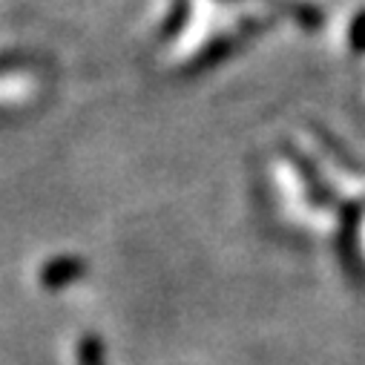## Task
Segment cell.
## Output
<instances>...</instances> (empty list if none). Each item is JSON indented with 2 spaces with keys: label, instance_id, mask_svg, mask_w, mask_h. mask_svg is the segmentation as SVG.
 Wrapping results in <instances>:
<instances>
[{
  "label": "cell",
  "instance_id": "cell-1",
  "mask_svg": "<svg viewBox=\"0 0 365 365\" xmlns=\"http://www.w3.org/2000/svg\"><path fill=\"white\" fill-rule=\"evenodd\" d=\"M264 29H270V21H262V18H250V21H242L239 26H233L230 32L213 38L187 66H185V75H202V72H210L213 66L225 63L236 49L247 46L256 35H262Z\"/></svg>",
  "mask_w": 365,
  "mask_h": 365
},
{
  "label": "cell",
  "instance_id": "cell-2",
  "mask_svg": "<svg viewBox=\"0 0 365 365\" xmlns=\"http://www.w3.org/2000/svg\"><path fill=\"white\" fill-rule=\"evenodd\" d=\"M288 150V158L294 161V167H297V173H299V178H302V185L308 187V196H311V202H317V205H334V190H328V185L319 178V170L314 167V161H308L302 153H297L294 147H285Z\"/></svg>",
  "mask_w": 365,
  "mask_h": 365
},
{
  "label": "cell",
  "instance_id": "cell-3",
  "mask_svg": "<svg viewBox=\"0 0 365 365\" xmlns=\"http://www.w3.org/2000/svg\"><path fill=\"white\" fill-rule=\"evenodd\" d=\"M267 4H273L279 12H285L288 18H294L305 29L322 26V12L317 6H311V4H302V0H267Z\"/></svg>",
  "mask_w": 365,
  "mask_h": 365
},
{
  "label": "cell",
  "instance_id": "cell-4",
  "mask_svg": "<svg viewBox=\"0 0 365 365\" xmlns=\"http://www.w3.org/2000/svg\"><path fill=\"white\" fill-rule=\"evenodd\" d=\"M190 12H193V4H190V0H173L170 15H167V21H164L161 29H158V41H173L181 29L187 26Z\"/></svg>",
  "mask_w": 365,
  "mask_h": 365
},
{
  "label": "cell",
  "instance_id": "cell-5",
  "mask_svg": "<svg viewBox=\"0 0 365 365\" xmlns=\"http://www.w3.org/2000/svg\"><path fill=\"white\" fill-rule=\"evenodd\" d=\"M81 273H83V262H78V259H61V262H52L46 267L43 282L46 285H63V282L81 277Z\"/></svg>",
  "mask_w": 365,
  "mask_h": 365
},
{
  "label": "cell",
  "instance_id": "cell-6",
  "mask_svg": "<svg viewBox=\"0 0 365 365\" xmlns=\"http://www.w3.org/2000/svg\"><path fill=\"white\" fill-rule=\"evenodd\" d=\"M348 43H351V49H354V52H365V9L351 21Z\"/></svg>",
  "mask_w": 365,
  "mask_h": 365
}]
</instances>
